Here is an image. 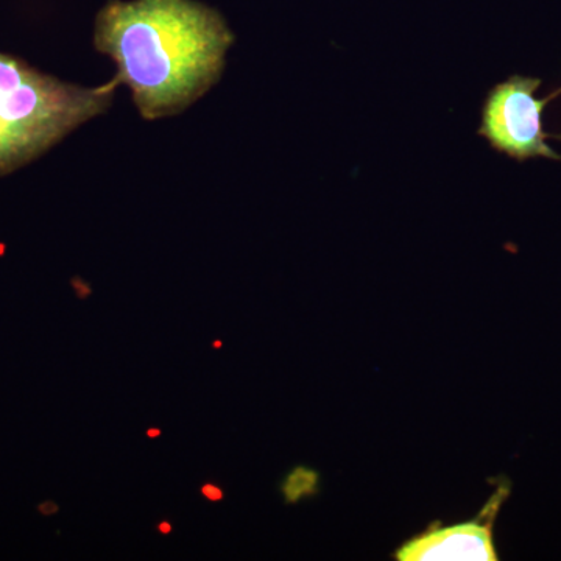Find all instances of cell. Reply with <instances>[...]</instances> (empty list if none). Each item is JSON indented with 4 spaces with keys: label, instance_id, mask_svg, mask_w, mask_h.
Wrapping results in <instances>:
<instances>
[{
    "label": "cell",
    "instance_id": "1",
    "mask_svg": "<svg viewBox=\"0 0 561 561\" xmlns=\"http://www.w3.org/2000/svg\"><path fill=\"white\" fill-rule=\"evenodd\" d=\"M236 36L197 0H110L95 18L94 46L116 65L146 121L179 116L221 79Z\"/></svg>",
    "mask_w": 561,
    "mask_h": 561
},
{
    "label": "cell",
    "instance_id": "2",
    "mask_svg": "<svg viewBox=\"0 0 561 561\" xmlns=\"http://www.w3.org/2000/svg\"><path fill=\"white\" fill-rule=\"evenodd\" d=\"M117 87L114 80L99 88L66 83L0 51V176L106 113Z\"/></svg>",
    "mask_w": 561,
    "mask_h": 561
},
{
    "label": "cell",
    "instance_id": "3",
    "mask_svg": "<svg viewBox=\"0 0 561 561\" xmlns=\"http://www.w3.org/2000/svg\"><path fill=\"white\" fill-rule=\"evenodd\" d=\"M537 77L512 76L501 81L486 95L482 124L478 135L489 140L491 149L523 162L534 158L561 161V154L549 146V139L561 135L545 131L542 111L561 95V88L545 99L535 98L540 90Z\"/></svg>",
    "mask_w": 561,
    "mask_h": 561
},
{
    "label": "cell",
    "instance_id": "4",
    "mask_svg": "<svg viewBox=\"0 0 561 561\" xmlns=\"http://www.w3.org/2000/svg\"><path fill=\"white\" fill-rule=\"evenodd\" d=\"M401 561H496L490 530L468 523L434 530L398 552Z\"/></svg>",
    "mask_w": 561,
    "mask_h": 561
},
{
    "label": "cell",
    "instance_id": "5",
    "mask_svg": "<svg viewBox=\"0 0 561 561\" xmlns=\"http://www.w3.org/2000/svg\"><path fill=\"white\" fill-rule=\"evenodd\" d=\"M317 479H319L317 472L308 470V468H295L283 482L284 497L291 504V502L300 501L301 497L312 494L316 491Z\"/></svg>",
    "mask_w": 561,
    "mask_h": 561
},
{
    "label": "cell",
    "instance_id": "6",
    "mask_svg": "<svg viewBox=\"0 0 561 561\" xmlns=\"http://www.w3.org/2000/svg\"><path fill=\"white\" fill-rule=\"evenodd\" d=\"M201 493L203 497H206V500L210 502H220L224 501L225 497L224 490H221L220 486H217L216 483L213 482L203 483Z\"/></svg>",
    "mask_w": 561,
    "mask_h": 561
},
{
    "label": "cell",
    "instance_id": "7",
    "mask_svg": "<svg viewBox=\"0 0 561 561\" xmlns=\"http://www.w3.org/2000/svg\"><path fill=\"white\" fill-rule=\"evenodd\" d=\"M38 512L43 516H54L57 515L58 512H60V505L57 504V502L54 501H44L38 504Z\"/></svg>",
    "mask_w": 561,
    "mask_h": 561
},
{
    "label": "cell",
    "instance_id": "8",
    "mask_svg": "<svg viewBox=\"0 0 561 561\" xmlns=\"http://www.w3.org/2000/svg\"><path fill=\"white\" fill-rule=\"evenodd\" d=\"M157 529L162 535H169V534H172L173 526L169 522H161L160 524H158Z\"/></svg>",
    "mask_w": 561,
    "mask_h": 561
},
{
    "label": "cell",
    "instance_id": "9",
    "mask_svg": "<svg viewBox=\"0 0 561 561\" xmlns=\"http://www.w3.org/2000/svg\"><path fill=\"white\" fill-rule=\"evenodd\" d=\"M162 431L158 430V427H151V430L147 431V437L157 438L161 437Z\"/></svg>",
    "mask_w": 561,
    "mask_h": 561
},
{
    "label": "cell",
    "instance_id": "10",
    "mask_svg": "<svg viewBox=\"0 0 561 561\" xmlns=\"http://www.w3.org/2000/svg\"><path fill=\"white\" fill-rule=\"evenodd\" d=\"M213 346L214 348H221V342L220 341H216L213 343Z\"/></svg>",
    "mask_w": 561,
    "mask_h": 561
}]
</instances>
